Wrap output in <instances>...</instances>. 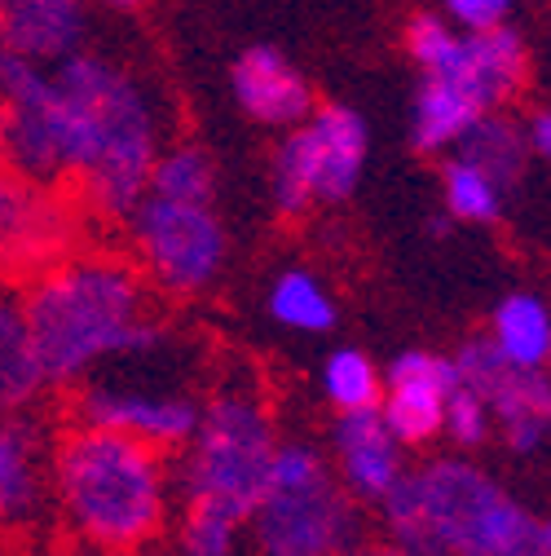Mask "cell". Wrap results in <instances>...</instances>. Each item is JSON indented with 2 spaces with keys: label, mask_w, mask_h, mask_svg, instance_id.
<instances>
[{
  "label": "cell",
  "mask_w": 551,
  "mask_h": 556,
  "mask_svg": "<svg viewBox=\"0 0 551 556\" xmlns=\"http://www.w3.org/2000/svg\"><path fill=\"white\" fill-rule=\"evenodd\" d=\"M18 296L49 389L80 384L106 363H137L168 340L146 278L119 256H62Z\"/></svg>",
  "instance_id": "6da1fadb"
},
{
  "label": "cell",
  "mask_w": 551,
  "mask_h": 556,
  "mask_svg": "<svg viewBox=\"0 0 551 556\" xmlns=\"http://www.w3.org/2000/svg\"><path fill=\"white\" fill-rule=\"evenodd\" d=\"M49 80L62 173L80 181L98 213L124 217L159 155V119L146 89L124 66L80 49L53 62Z\"/></svg>",
  "instance_id": "7a4b0ae2"
},
{
  "label": "cell",
  "mask_w": 551,
  "mask_h": 556,
  "mask_svg": "<svg viewBox=\"0 0 551 556\" xmlns=\"http://www.w3.org/2000/svg\"><path fill=\"white\" fill-rule=\"evenodd\" d=\"M49 500L85 547L124 556L146 552L168 526L172 481L164 451L98 425H76L49 455Z\"/></svg>",
  "instance_id": "3957f363"
},
{
  "label": "cell",
  "mask_w": 551,
  "mask_h": 556,
  "mask_svg": "<svg viewBox=\"0 0 551 556\" xmlns=\"http://www.w3.org/2000/svg\"><path fill=\"white\" fill-rule=\"evenodd\" d=\"M397 547L415 556H551V530L508 485L463 455L406 468L375 504Z\"/></svg>",
  "instance_id": "277c9868"
},
{
  "label": "cell",
  "mask_w": 551,
  "mask_h": 556,
  "mask_svg": "<svg viewBox=\"0 0 551 556\" xmlns=\"http://www.w3.org/2000/svg\"><path fill=\"white\" fill-rule=\"evenodd\" d=\"M243 526L256 556H349L362 543V504L335 481L313 442L279 438Z\"/></svg>",
  "instance_id": "5b68a950"
},
{
  "label": "cell",
  "mask_w": 551,
  "mask_h": 556,
  "mask_svg": "<svg viewBox=\"0 0 551 556\" xmlns=\"http://www.w3.org/2000/svg\"><path fill=\"white\" fill-rule=\"evenodd\" d=\"M279 446L273 415L252 384H230L198 402L194 433L181 446V495L185 508H208L230 521H247L269 477Z\"/></svg>",
  "instance_id": "8992f818"
},
{
  "label": "cell",
  "mask_w": 551,
  "mask_h": 556,
  "mask_svg": "<svg viewBox=\"0 0 551 556\" xmlns=\"http://www.w3.org/2000/svg\"><path fill=\"white\" fill-rule=\"evenodd\" d=\"M124 222L137 261L151 274V283L168 296H198L221 278L230 239L217 203H190L142 190L124 213Z\"/></svg>",
  "instance_id": "52a82bcc"
},
{
  "label": "cell",
  "mask_w": 551,
  "mask_h": 556,
  "mask_svg": "<svg viewBox=\"0 0 551 556\" xmlns=\"http://www.w3.org/2000/svg\"><path fill=\"white\" fill-rule=\"evenodd\" d=\"M292 128L296 132L279 147L269 168V190L279 213L296 217L309 213L313 203H344L367 173V155H371L367 119L349 106H322Z\"/></svg>",
  "instance_id": "ba28073f"
},
{
  "label": "cell",
  "mask_w": 551,
  "mask_h": 556,
  "mask_svg": "<svg viewBox=\"0 0 551 556\" xmlns=\"http://www.w3.org/2000/svg\"><path fill=\"white\" fill-rule=\"evenodd\" d=\"M410 53L424 66V76L446 80L454 89H463L472 102H480L486 111L503 106L529 72V58H525V40L512 27H486V31H467L454 36L441 18L420 14L406 31Z\"/></svg>",
  "instance_id": "9c48e42d"
},
{
  "label": "cell",
  "mask_w": 551,
  "mask_h": 556,
  "mask_svg": "<svg viewBox=\"0 0 551 556\" xmlns=\"http://www.w3.org/2000/svg\"><path fill=\"white\" fill-rule=\"evenodd\" d=\"M0 160L14 177L53 186L62 173L53 132V80L49 66L0 45Z\"/></svg>",
  "instance_id": "30bf717a"
},
{
  "label": "cell",
  "mask_w": 551,
  "mask_h": 556,
  "mask_svg": "<svg viewBox=\"0 0 551 556\" xmlns=\"http://www.w3.org/2000/svg\"><path fill=\"white\" fill-rule=\"evenodd\" d=\"M454 380L476 389L490 406L495 433L503 438V446L521 459L542 455L547 433H551V384H547V367L538 371H521L508 367L486 336H476L467 344H459V354L450 358Z\"/></svg>",
  "instance_id": "8fae6325"
},
{
  "label": "cell",
  "mask_w": 551,
  "mask_h": 556,
  "mask_svg": "<svg viewBox=\"0 0 551 556\" xmlns=\"http://www.w3.org/2000/svg\"><path fill=\"white\" fill-rule=\"evenodd\" d=\"M80 425H98L124 438H137L155 451H181L194 433L198 402L181 389H155V384H128V380H80L76 393Z\"/></svg>",
  "instance_id": "7c38bea8"
},
{
  "label": "cell",
  "mask_w": 551,
  "mask_h": 556,
  "mask_svg": "<svg viewBox=\"0 0 551 556\" xmlns=\"http://www.w3.org/2000/svg\"><path fill=\"white\" fill-rule=\"evenodd\" d=\"M76 217L49 186L0 173V278H36L53 261L72 256Z\"/></svg>",
  "instance_id": "4fadbf2b"
},
{
  "label": "cell",
  "mask_w": 551,
  "mask_h": 556,
  "mask_svg": "<svg viewBox=\"0 0 551 556\" xmlns=\"http://www.w3.org/2000/svg\"><path fill=\"white\" fill-rule=\"evenodd\" d=\"M335 481L349 491L358 504H380L406 472V446L388 429L380 406L358 410H335L331 425V455H326Z\"/></svg>",
  "instance_id": "5bb4252c"
},
{
  "label": "cell",
  "mask_w": 551,
  "mask_h": 556,
  "mask_svg": "<svg viewBox=\"0 0 551 556\" xmlns=\"http://www.w3.org/2000/svg\"><path fill=\"white\" fill-rule=\"evenodd\" d=\"M454 389V367L428 350H401L388 371H380V415L401 446H428L441 438V415Z\"/></svg>",
  "instance_id": "9a60e30c"
},
{
  "label": "cell",
  "mask_w": 551,
  "mask_h": 556,
  "mask_svg": "<svg viewBox=\"0 0 551 556\" xmlns=\"http://www.w3.org/2000/svg\"><path fill=\"white\" fill-rule=\"evenodd\" d=\"M49 500L44 438L27 415L0 420V530H23Z\"/></svg>",
  "instance_id": "2e32d148"
},
{
  "label": "cell",
  "mask_w": 551,
  "mask_h": 556,
  "mask_svg": "<svg viewBox=\"0 0 551 556\" xmlns=\"http://www.w3.org/2000/svg\"><path fill=\"white\" fill-rule=\"evenodd\" d=\"M234 98L239 106L260 119V124H273V128H292L300 124L309 111H313V93L305 85V76L296 66L269 45H256L247 49L239 62H234Z\"/></svg>",
  "instance_id": "e0dca14e"
},
{
  "label": "cell",
  "mask_w": 551,
  "mask_h": 556,
  "mask_svg": "<svg viewBox=\"0 0 551 556\" xmlns=\"http://www.w3.org/2000/svg\"><path fill=\"white\" fill-rule=\"evenodd\" d=\"M85 40L80 0H0V45L36 62H62Z\"/></svg>",
  "instance_id": "ac0fdd59"
},
{
  "label": "cell",
  "mask_w": 551,
  "mask_h": 556,
  "mask_svg": "<svg viewBox=\"0 0 551 556\" xmlns=\"http://www.w3.org/2000/svg\"><path fill=\"white\" fill-rule=\"evenodd\" d=\"M49 380L36 354V340L23 314V296L0 283V420L31 415Z\"/></svg>",
  "instance_id": "d6986e66"
},
{
  "label": "cell",
  "mask_w": 551,
  "mask_h": 556,
  "mask_svg": "<svg viewBox=\"0 0 551 556\" xmlns=\"http://www.w3.org/2000/svg\"><path fill=\"white\" fill-rule=\"evenodd\" d=\"M490 350L508 363V367H521V371H538L547 367V354H551V314H547V301L534 296V292H512L495 305L490 314Z\"/></svg>",
  "instance_id": "ffe728a7"
},
{
  "label": "cell",
  "mask_w": 551,
  "mask_h": 556,
  "mask_svg": "<svg viewBox=\"0 0 551 556\" xmlns=\"http://www.w3.org/2000/svg\"><path fill=\"white\" fill-rule=\"evenodd\" d=\"M454 151H459L467 164H476L486 177H495L503 190H516L521 177H525V168H529L525 124L512 119V115H503L499 106L480 115V119L459 137V142H454Z\"/></svg>",
  "instance_id": "44dd1931"
},
{
  "label": "cell",
  "mask_w": 551,
  "mask_h": 556,
  "mask_svg": "<svg viewBox=\"0 0 551 556\" xmlns=\"http://www.w3.org/2000/svg\"><path fill=\"white\" fill-rule=\"evenodd\" d=\"M480 115H486V106L472 102L463 89L424 76L415 106H410V137L420 151H450Z\"/></svg>",
  "instance_id": "7402d4cb"
},
{
  "label": "cell",
  "mask_w": 551,
  "mask_h": 556,
  "mask_svg": "<svg viewBox=\"0 0 551 556\" xmlns=\"http://www.w3.org/2000/svg\"><path fill=\"white\" fill-rule=\"evenodd\" d=\"M265 309H269V318L279 327L300 331V336H322L339 318L335 296L326 292L322 278L309 274V269H283L279 278H273L269 296H265Z\"/></svg>",
  "instance_id": "603a6c76"
},
{
  "label": "cell",
  "mask_w": 551,
  "mask_h": 556,
  "mask_svg": "<svg viewBox=\"0 0 551 556\" xmlns=\"http://www.w3.org/2000/svg\"><path fill=\"white\" fill-rule=\"evenodd\" d=\"M441 190H446V213L454 222H472V226H495L508 207V190L486 177L476 164H467L463 155L441 164Z\"/></svg>",
  "instance_id": "cb8c5ba5"
},
{
  "label": "cell",
  "mask_w": 551,
  "mask_h": 556,
  "mask_svg": "<svg viewBox=\"0 0 551 556\" xmlns=\"http://www.w3.org/2000/svg\"><path fill=\"white\" fill-rule=\"evenodd\" d=\"M151 194H168V199H190V203H217V173L213 160L198 147H172L159 151L146 177Z\"/></svg>",
  "instance_id": "d4e9b609"
},
{
  "label": "cell",
  "mask_w": 551,
  "mask_h": 556,
  "mask_svg": "<svg viewBox=\"0 0 551 556\" xmlns=\"http://www.w3.org/2000/svg\"><path fill=\"white\" fill-rule=\"evenodd\" d=\"M318 384H322V397L335 410H358V406H375L380 402V367L362 350H354V344L331 350L322 358Z\"/></svg>",
  "instance_id": "484cf974"
},
{
  "label": "cell",
  "mask_w": 551,
  "mask_h": 556,
  "mask_svg": "<svg viewBox=\"0 0 551 556\" xmlns=\"http://www.w3.org/2000/svg\"><path fill=\"white\" fill-rule=\"evenodd\" d=\"M243 521H230L208 508H185L177 526V556H239Z\"/></svg>",
  "instance_id": "4316f807"
},
{
  "label": "cell",
  "mask_w": 551,
  "mask_h": 556,
  "mask_svg": "<svg viewBox=\"0 0 551 556\" xmlns=\"http://www.w3.org/2000/svg\"><path fill=\"white\" fill-rule=\"evenodd\" d=\"M441 438L454 451H480L495 438V420H490L486 397H480L476 389H467V384H459V380H454L446 415H441Z\"/></svg>",
  "instance_id": "83f0119b"
},
{
  "label": "cell",
  "mask_w": 551,
  "mask_h": 556,
  "mask_svg": "<svg viewBox=\"0 0 551 556\" xmlns=\"http://www.w3.org/2000/svg\"><path fill=\"white\" fill-rule=\"evenodd\" d=\"M450 14L467 27V31H486V27H499L512 10V0H446Z\"/></svg>",
  "instance_id": "f1b7e54d"
},
{
  "label": "cell",
  "mask_w": 551,
  "mask_h": 556,
  "mask_svg": "<svg viewBox=\"0 0 551 556\" xmlns=\"http://www.w3.org/2000/svg\"><path fill=\"white\" fill-rule=\"evenodd\" d=\"M525 142H529V155H547L551 151V115L538 106L534 115H529V124H525Z\"/></svg>",
  "instance_id": "f546056e"
},
{
  "label": "cell",
  "mask_w": 551,
  "mask_h": 556,
  "mask_svg": "<svg viewBox=\"0 0 551 556\" xmlns=\"http://www.w3.org/2000/svg\"><path fill=\"white\" fill-rule=\"evenodd\" d=\"M349 556H415V552H406V547H397L393 539H384V543H358Z\"/></svg>",
  "instance_id": "4dcf8cb0"
},
{
  "label": "cell",
  "mask_w": 551,
  "mask_h": 556,
  "mask_svg": "<svg viewBox=\"0 0 551 556\" xmlns=\"http://www.w3.org/2000/svg\"><path fill=\"white\" fill-rule=\"evenodd\" d=\"M450 226H454V217H450V213H446V217H433V222H428L433 239H446V235H450Z\"/></svg>",
  "instance_id": "1f68e13d"
},
{
  "label": "cell",
  "mask_w": 551,
  "mask_h": 556,
  "mask_svg": "<svg viewBox=\"0 0 551 556\" xmlns=\"http://www.w3.org/2000/svg\"><path fill=\"white\" fill-rule=\"evenodd\" d=\"M102 5H115V10H132V5H142V0H102Z\"/></svg>",
  "instance_id": "d6a6232c"
},
{
  "label": "cell",
  "mask_w": 551,
  "mask_h": 556,
  "mask_svg": "<svg viewBox=\"0 0 551 556\" xmlns=\"http://www.w3.org/2000/svg\"><path fill=\"white\" fill-rule=\"evenodd\" d=\"M454 556H480V552H454Z\"/></svg>",
  "instance_id": "836d02e7"
},
{
  "label": "cell",
  "mask_w": 551,
  "mask_h": 556,
  "mask_svg": "<svg viewBox=\"0 0 551 556\" xmlns=\"http://www.w3.org/2000/svg\"><path fill=\"white\" fill-rule=\"evenodd\" d=\"M124 556H142V552H124Z\"/></svg>",
  "instance_id": "e575fe53"
}]
</instances>
